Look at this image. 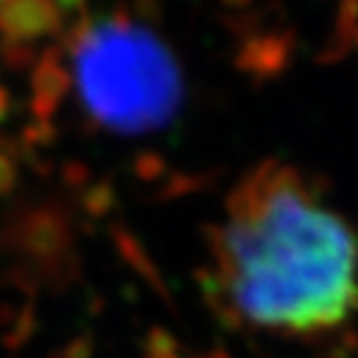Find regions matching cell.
Masks as SVG:
<instances>
[{"mask_svg": "<svg viewBox=\"0 0 358 358\" xmlns=\"http://www.w3.org/2000/svg\"><path fill=\"white\" fill-rule=\"evenodd\" d=\"M217 276L241 319L311 334L358 306V236L289 167L246 177L217 236Z\"/></svg>", "mask_w": 358, "mask_h": 358, "instance_id": "6da1fadb", "label": "cell"}, {"mask_svg": "<svg viewBox=\"0 0 358 358\" xmlns=\"http://www.w3.org/2000/svg\"><path fill=\"white\" fill-rule=\"evenodd\" d=\"M80 97L100 122L124 132L167 120L179 100L172 55L147 30L129 22H102L75 52Z\"/></svg>", "mask_w": 358, "mask_h": 358, "instance_id": "7a4b0ae2", "label": "cell"}]
</instances>
